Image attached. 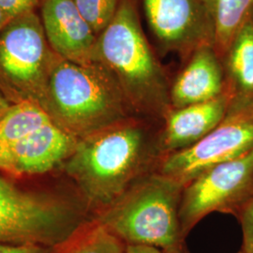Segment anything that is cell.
I'll use <instances>...</instances> for the list:
<instances>
[{"label":"cell","mask_w":253,"mask_h":253,"mask_svg":"<svg viewBox=\"0 0 253 253\" xmlns=\"http://www.w3.org/2000/svg\"><path fill=\"white\" fill-rule=\"evenodd\" d=\"M161 125L132 116L78 141L61 170L94 217L158 171L163 159Z\"/></svg>","instance_id":"1"},{"label":"cell","mask_w":253,"mask_h":253,"mask_svg":"<svg viewBox=\"0 0 253 253\" xmlns=\"http://www.w3.org/2000/svg\"><path fill=\"white\" fill-rule=\"evenodd\" d=\"M93 62L113 74L135 116L162 122L172 109V80L145 36L134 0H121L98 37Z\"/></svg>","instance_id":"2"},{"label":"cell","mask_w":253,"mask_h":253,"mask_svg":"<svg viewBox=\"0 0 253 253\" xmlns=\"http://www.w3.org/2000/svg\"><path fill=\"white\" fill-rule=\"evenodd\" d=\"M40 106L78 140L135 116L106 67L74 63L56 54Z\"/></svg>","instance_id":"3"},{"label":"cell","mask_w":253,"mask_h":253,"mask_svg":"<svg viewBox=\"0 0 253 253\" xmlns=\"http://www.w3.org/2000/svg\"><path fill=\"white\" fill-rule=\"evenodd\" d=\"M184 187L155 172L138 181L94 218L125 245L186 248L179 209Z\"/></svg>","instance_id":"4"},{"label":"cell","mask_w":253,"mask_h":253,"mask_svg":"<svg viewBox=\"0 0 253 253\" xmlns=\"http://www.w3.org/2000/svg\"><path fill=\"white\" fill-rule=\"evenodd\" d=\"M93 219L78 190L52 195L24 190L0 176V243L53 248Z\"/></svg>","instance_id":"5"},{"label":"cell","mask_w":253,"mask_h":253,"mask_svg":"<svg viewBox=\"0 0 253 253\" xmlns=\"http://www.w3.org/2000/svg\"><path fill=\"white\" fill-rule=\"evenodd\" d=\"M78 141L36 103L11 104L0 118V170L24 176L61 168Z\"/></svg>","instance_id":"6"},{"label":"cell","mask_w":253,"mask_h":253,"mask_svg":"<svg viewBox=\"0 0 253 253\" xmlns=\"http://www.w3.org/2000/svg\"><path fill=\"white\" fill-rule=\"evenodd\" d=\"M54 56L37 10L11 19L0 31V92L40 105Z\"/></svg>","instance_id":"7"},{"label":"cell","mask_w":253,"mask_h":253,"mask_svg":"<svg viewBox=\"0 0 253 253\" xmlns=\"http://www.w3.org/2000/svg\"><path fill=\"white\" fill-rule=\"evenodd\" d=\"M253 195V149L219 163L188 183L181 196V228L185 237L209 214L236 216Z\"/></svg>","instance_id":"8"},{"label":"cell","mask_w":253,"mask_h":253,"mask_svg":"<svg viewBox=\"0 0 253 253\" xmlns=\"http://www.w3.org/2000/svg\"><path fill=\"white\" fill-rule=\"evenodd\" d=\"M253 149V104L226 117L195 145L165 156L157 172L185 187L202 172Z\"/></svg>","instance_id":"9"},{"label":"cell","mask_w":253,"mask_h":253,"mask_svg":"<svg viewBox=\"0 0 253 253\" xmlns=\"http://www.w3.org/2000/svg\"><path fill=\"white\" fill-rule=\"evenodd\" d=\"M163 54L185 62L201 46H213V25L205 0H134Z\"/></svg>","instance_id":"10"},{"label":"cell","mask_w":253,"mask_h":253,"mask_svg":"<svg viewBox=\"0 0 253 253\" xmlns=\"http://www.w3.org/2000/svg\"><path fill=\"white\" fill-rule=\"evenodd\" d=\"M39 9L46 39L54 53L74 63H92L98 36L74 0H42Z\"/></svg>","instance_id":"11"},{"label":"cell","mask_w":253,"mask_h":253,"mask_svg":"<svg viewBox=\"0 0 253 253\" xmlns=\"http://www.w3.org/2000/svg\"><path fill=\"white\" fill-rule=\"evenodd\" d=\"M228 108L229 100L224 93L214 100L171 109L161 125L163 158L198 143L224 119Z\"/></svg>","instance_id":"12"},{"label":"cell","mask_w":253,"mask_h":253,"mask_svg":"<svg viewBox=\"0 0 253 253\" xmlns=\"http://www.w3.org/2000/svg\"><path fill=\"white\" fill-rule=\"evenodd\" d=\"M225 84L220 58L213 46H201L184 62L171 82L172 108L214 100L224 94Z\"/></svg>","instance_id":"13"},{"label":"cell","mask_w":253,"mask_h":253,"mask_svg":"<svg viewBox=\"0 0 253 253\" xmlns=\"http://www.w3.org/2000/svg\"><path fill=\"white\" fill-rule=\"evenodd\" d=\"M228 111L253 104V9L220 58Z\"/></svg>","instance_id":"14"},{"label":"cell","mask_w":253,"mask_h":253,"mask_svg":"<svg viewBox=\"0 0 253 253\" xmlns=\"http://www.w3.org/2000/svg\"><path fill=\"white\" fill-rule=\"evenodd\" d=\"M213 25V48L219 58L253 9V0H205Z\"/></svg>","instance_id":"15"},{"label":"cell","mask_w":253,"mask_h":253,"mask_svg":"<svg viewBox=\"0 0 253 253\" xmlns=\"http://www.w3.org/2000/svg\"><path fill=\"white\" fill-rule=\"evenodd\" d=\"M126 245L95 218L50 253H125Z\"/></svg>","instance_id":"16"},{"label":"cell","mask_w":253,"mask_h":253,"mask_svg":"<svg viewBox=\"0 0 253 253\" xmlns=\"http://www.w3.org/2000/svg\"><path fill=\"white\" fill-rule=\"evenodd\" d=\"M82 16L99 37L118 12L121 0H74Z\"/></svg>","instance_id":"17"},{"label":"cell","mask_w":253,"mask_h":253,"mask_svg":"<svg viewBox=\"0 0 253 253\" xmlns=\"http://www.w3.org/2000/svg\"><path fill=\"white\" fill-rule=\"evenodd\" d=\"M235 217L242 230V248L245 253H253V195L239 209Z\"/></svg>","instance_id":"18"},{"label":"cell","mask_w":253,"mask_h":253,"mask_svg":"<svg viewBox=\"0 0 253 253\" xmlns=\"http://www.w3.org/2000/svg\"><path fill=\"white\" fill-rule=\"evenodd\" d=\"M42 0H0V7L11 19L34 11L40 8Z\"/></svg>","instance_id":"19"},{"label":"cell","mask_w":253,"mask_h":253,"mask_svg":"<svg viewBox=\"0 0 253 253\" xmlns=\"http://www.w3.org/2000/svg\"><path fill=\"white\" fill-rule=\"evenodd\" d=\"M51 249L41 245L0 243V253H50Z\"/></svg>","instance_id":"20"},{"label":"cell","mask_w":253,"mask_h":253,"mask_svg":"<svg viewBox=\"0 0 253 253\" xmlns=\"http://www.w3.org/2000/svg\"><path fill=\"white\" fill-rule=\"evenodd\" d=\"M125 253H190L187 247L180 250H163L146 245H126Z\"/></svg>","instance_id":"21"},{"label":"cell","mask_w":253,"mask_h":253,"mask_svg":"<svg viewBox=\"0 0 253 253\" xmlns=\"http://www.w3.org/2000/svg\"><path fill=\"white\" fill-rule=\"evenodd\" d=\"M10 105L11 103L0 92V118L3 117V115L6 113V111L9 109Z\"/></svg>","instance_id":"22"},{"label":"cell","mask_w":253,"mask_h":253,"mask_svg":"<svg viewBox=\"0 0 253 253\" xmlns=\"http://www.w3.org/2000/svg\"><path fill=\"white\" fill-rule=\"evenodd\" d=\"M11 18L4 11V9L0 7V31L3 27H5Z\"/></svg>","instance_id":"23"},{"label":"cell","mask_w":253,"mask_h":253,"mask_svg":"<svg viewBox=\"0 0 253 253\" xmlns=\"http://www.w3.org/2000/svg\"><path fill=\"white\" fill-rule=\"evenodd\" d=\"M245 253L244 252H242V251H240V252H239V253Z\"/></svg>","instance_id":"24"}]
</instances>
